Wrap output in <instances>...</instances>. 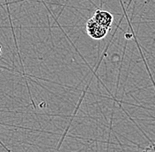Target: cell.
<instances>
[{
	"instance_id": "obj_1",
	"label": "cell",
	"mask_w": 155,
	"mask_h": 152,
	"mask_svg": "<svg viewBox=\"0 0 155 152\" xmlns=\"http://www.w3.org/2000/svg\"><path fill=\"white\" fill-rule=\"evenodd\" d=\"M86 30L89 37L94 40H102L107 35L110 28H107L98 24L95 20L91 18L87 20L86 24Z\"/></svg>"
},
{
	"instance_id": "obj_2",
	"label": "cell",
	"mask_w": 155,
	"mask_h": 152,
	"mask_svg": "<svg viewBox=\"0 0 155 152\" xmlns=\"http://www.w3.org/2000/svg\"><path fill=\"white\" fill-rule=\"evenodd\" d=\"M92 19L95 20L98 24L107 27L111 28V26L114 22V16L106 10L98 9L94 11Z\"/></svg>"
},
{
	"instance_id": "obj_3",
	"label": "cell",
	"mask_w": 155,
	"mask_h": 152,
	"mask_svg": "<svg viewBox=\"0 0 155 152\" xmlns=\"http://www.w3.org/2000/svg\"><path fill=\"white\" fill-rule=\"evenodd\" d=\"M1 55H2V47L0 45V57H1Z\"/></svg>"
}]
</instances>
